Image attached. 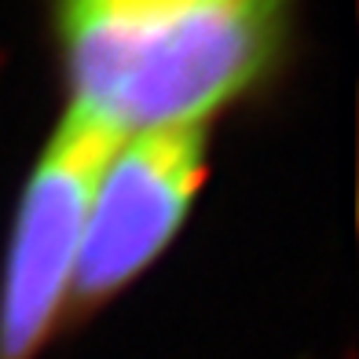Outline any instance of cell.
<instances>
[{
  "mask_svg": "<svg viewBox=\"0 0 359 359\" xmlns=\"http://www.w3.org/2000/svg\"><path fill=\"white\" fill-rule=\"evenodd\" d=\"M70 110L121 136L209 128L271 77L293 0H48Z\"/></svg>",
  "mask_w": 359,
  "mask_h": 359,
  "instance_id": "6da1fadb",
  "label": "cell"
},
{
  "mask_svg": "<svg viewBox=\"0 0 359 359\" xmlns=\"http://www.w3.org/2000/svg\"><path fill=\"white\" fill-rule=\"evenodd\" d=\"M125 136L67 107L29 172L0 283V359H34L62 316L103 165Z\"/></svg>",
  "mask_w": 359,
  "mask_h": 359,
  "instance_id": "7a4b0ae2",
  "label": "cell"
},
{
  "mask_svg": "<svg viewBox=\"0 0 359 359\" xmlns=\"http://www.w3.org/2000/svg\"><path fill=\"white\" fill-rule=\"evenodd\" d=\"M205 169L209 128H154L114 147L88 202L67 319L118 297L169 250Z\"/></svg>",
  "mask_w": 359,
  "mask_h": 359,
  "instance_id": "3957f363",
  "label": "cell"
}]
</instances>
